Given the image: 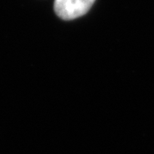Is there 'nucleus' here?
<instances>
[{
	"label": "nucleus",
	"mask_w": 154,
	"mask_h": 154,
	"mask_svg": "<svg viewBox=\"0 0 154 154\" xmlns=\"http://www.w3.org/2000/svg\"><path fill=\"white\" fill-rule=\"evenodd\" d=\"M94 2L95 0H55L54 11L61 19L71 21L86 15Z\"/></svg>",
	"instance_id": "obj_1"
}]
</instances>
